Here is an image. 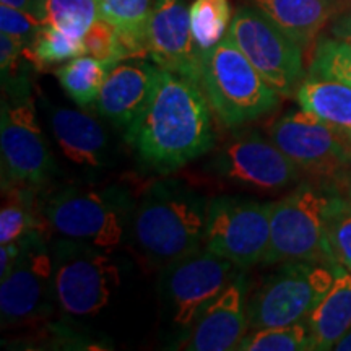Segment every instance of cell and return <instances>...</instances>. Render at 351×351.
Here are the masks:
<instances>
[{
  "instance_id": "cell-35",
  "label": "cell",
  "mask_w": 351,
  "mask_h": 351,
  "mask_svg": "<svg viewBox=\"0 0 351 351\" xmlns=\"http://www.w3.org/2000/svg\"><path fill=\"white\" fill-rule=\"evenodd\" d=\"M0 3L33 13L44 21V0H0Z\"/></svg>"
},
{
  "instance_id": "cell-37",
  "label": "cell",
  "mask_w": 351,
  "mask_h": 351,
  "mask_svg": "<svg viewBox=\"0 0 351 351\" xmlns=\"http://www.w3.org/2000/svg\"><path fill=\"white\" fill-rule=\"evenodd\" d=\"M345 179H350V181H351V158H350V171H348V176H346ZM345 179H343V181H345Z\"/></svg>"
},
{
  "instance_id": "cell-14",
  "label": "cell",
  "mask_w": 351,
  "mask_h": 351,
  "mask_svg": "<svg viewBox=\"0 0 351 351\" xmlns=\"http://www.w3.org/2000/svg\"><path fill=\"white\" fill-rule=\"evenodd\" d=\"M215 174L228 182L262 192H278L300 181L302 171L271 138L256 130L232 135L210 161Z\"/></svg>"
},
{
  "instance_id": "cell-32",
  "label": "cell",
  "mask_w": 351,
  "mask_h": 351,
  "mask_svg": "<svg viewBox=\"0 0 351 351\" xmlns=\"http://www.w3.org/2000/svg\"><path fill=\"white\" fill-rule=\"evenodd\" d=\"M25 57V44L10 34H0V70L2 80L15 75L20 60Z\"/></svg>"
},
{
  "instance_id": "cell-9",
  "label": "cell",
  "mask_w": 351,
  "mask_h": 351,
  "mask_svg": "<svg viewBox=\"0 0 351 351\" xmlns=\"http://www.w3.org/2000/svg\"><path fill=\"white\" fill-rule=\"evenodd\" d=\"M241 271L244 270L207 247L166 263L160 276V295L171 324L178 328L191 327Z\"/></svg>"
},
{
  "instance_id": "cell-31",
  "label": "cell",
  "mask_w": 351,
  "mask_h": 351,
  "mask_svg": "<svg viewBox=\"0 0 351 351\" xmlns=\"http://www.w3.org/2000/svg\"><path fill=\"white\" fill-rule=\"evenodd\" d=\"M44 25L46 23L33 13L0 3V29H2V33L20 39L25 44V47H28L34 41V38Z\"/></svg>"
},
{
  "instance_id": "cell-8",
  "label": "cell",
  "mask_w": 351,
  "mask_h": 351,
  "mask_svg": "<svg viewBox=\"0 0 351 351\" xmlns=\"http://www.w3.org/2000/svg\"><path fill=\"white\" fill-rule=\"evenodd\" d=\"M335 269L326 262H283L247 295L249 330L304 322L332 287Z\"/></svg>"
},
{
  "instance_id": "cell-19",
  "label": "cell",
  "mask_w": 351,
  "mask_h": 351,
  "mask_svg": "<svg viewBox=\"0 0 351 351\" xmlns=\"http://www.w3.org/2000/svg\"><path fill=\"white\" fill-rule=\"evenodd\" d=\"M302 49L309 47L341 10L339 0H249Z\"/></svg>"
},
{
  "instance_id": "cell-5",
  "label": "cell",
  "mask_w": 351,
  "mask_h": 351,
  "mask_svg": "<svg viewBox=\"0 0 351 351\" xmlns=\"http://www.w3.org/2000/svg\"><path fill=\"white\" fill-rule=\"evenodd\" d=\"M41 207L49 230L60 238L82 241L104 251L124 241L134 213L125 191L117 187L64 186L47 194Z\"/></svg>"
},
{
  "instance_id": "cell-18",
  "label": "cell",
  "mask_w": 351,
  "mask_h": 351,
  "mask_svg": "<svg viewBox=\"0 0 351 351\" xmlns=\"http://www.w3.org/2000/svg\"><path fill=\"white\" fill-rule=\"evenodd\" d=\"M49 125L60 152L70 163L93 169L114 165L111 140L93 114L49 106Z\"/></svg>"
},
{
  "instance_id": "cell-11",
  "label": "cell",
  "mask_w": 351,
  "mask_h": 351,
  "mask_svg": "<svg viewBox=\"0 0 351 351\" xmlns=\"http://www.w3.org/2000/svg\"><path fill=\"white\" fill-rule=\"evenodd\" d=\"M271 204L238 195L208 202L204 247L247 270L262 263L270 245Z\"/></svg>"
},
{
  "instance_id": "cell-7",
  "label": "cell",
  "mask_w": 351,
  "mask_h": 351,
  "mask_svg": "<svg viewBox=\"0 0 351 351\" xmlns=\"http://www.w3.org/2000/svg\"><path fill=\"white\" fill-rule=\"evenodd\" d=\"M56 304L69 317H95L121 285V270L104 249L69 238L51 247Z\"/></svg>"
},
{
  "instance_id": "cell-13",
  "label": "cell",
  "mask_w": 351,
  "mask_h": 351,
  "mask_svg": "<svg viewBox=\"0 0 351 351\" xmlns=\"http://www.w3.org/2000/svg\"><path fill=\"white\" fill-rule=\"evenodd\" d=\"M270 138L302 173L315 181L340 184L348 176L350 140L304 109L276 119L270 129Z\"/></svg>"
},
{
  "instance_id": "cell-33",
  "label": "cell",
  "mask_w": 351,
  "mask_h": 351,
  "mask_svg": "<svg viewBox=\"0 0 351 351\" xmlns=\"http://www.w3.org/2000/svg\"><path fill=\"white\" fill-rule=\"evenodd\" d=\"M332 38L340 39L351 46V10L341 13V15L335 16L332 23Z\"/></svg>"
},
{
  "instance_id": "cell-24",
  "label": "cell",
  "mask_w": 351,
  "mask_h": 351,
  "mask_svg": "<svg viewBox=\"0 0 351 351\" xmlns=\"http://www.w3.org/2000/svg\"><path fill=\"white\" fill-rule=\"evenodd\" d=\"M85 54L83 38L72 36L47 23L39 29L34 41L25 47V59H28L38 70H44L54 64L69 62Z\"/></svg>"
},
{
  "instance_id": "cell-2",
  "label": "cell",
  "mask_w": 351,
  "mask_h": 351,
  "mask_svg": "<svg viewBox=\"0 0 351 351\" xmlns=\"http://www.w3.org/2000/svg\"><path fill=\"white\" fill-rule=\"evenodd\" d=\"M208 202L181 181H158L132 213V238L140 251L169 263L204 247Z\"/></svg>"
},
{
  "instance_id": "cell-23",
  "label": "cell",
  "mask_w": 351,
  "mask_h": 351,
  "mask_svg": "<svg viewBox=\"0 0 351 351\" xmlns=\"http://www.w3.org/2000/svg\"><path fill=\"white\" fill-rule=\"evenodd\" d=\"M114 67L91 56H80L56 70L62 90L80 108H88L98 98L101 86Z\"/></svg>"
},
{
  "instance_id": "cell-12",
  "label": "cell",
  "mask_w": 351,
  "mask_h": 351,
  "mask_svg": "<svg viewBox=\"0 0 351 351\" xmlns=\"http://www.w3.org/2000/svg\"><path fill=\"white\" fill-rule=\"evenodd\" d=\"M228 36L280 96L296 95L304 78L302 47L252 5L232 16Z\"/></svg>"
},
{
  "instance_id": "cell-6",
  "label": "cell",
  "mask_w": 351,
  "mask_h": 351,
  "mask_svg": "<svg viewBox=\"0 0 351 351\" xmlns=\"http://www.w3.org/2000/svg\"><path fill=\"white\" fill-rule=\"evenodd\" d=\"M2 83L7 91L0 112L2 189L47 186L59 168L39 127L28 82L15 75Z\"/></svg>"
},
{
  "instance_id": "cell-25",
  "label": "cell",
  "mask_w": 351,
  "mask_h": 351,
  "mask_svg": "<svg viewBox=\"0 0 351 351\" xmlns=\"http://www.w3.org/2000/svg\"><path fill=\"white\" fill-rule=\"evenodd\" d=\"M189 13L192 36L202 52L217 46L232 21L230 0H194Z\"/></svg>"
},
{
  "instance_id": "cell-20",
  "label": "cell",
  "mask_w": 351,
  "mask_h": 351,
  "mask_svg": "<svg viewBox=\"0 0 351 351\" xmlns=\"http://www.w3.org/2000/svg\"><path fill=\"white\" fill-rule=\"evenodd\" d=\"M315 350H333L351 328V271L337 265L335 278L307 317Z\"/></svg>"
},
{
  "instance_id": "cell-21",
  "label": "cell",
  "mask_w": 351,
  "mask_h": 351,
  "mask_svg": "<svg viewBox=\"0 0 351 351\" xmlns=\"http://www.w3.org/2000/svg\"><path fill=\"white\" fill-rule=\"evenodd\" d=\"M296 99L301 109L314 114L346 138L351 137V86L309 73L298 86Z\"/></svg>"
},
{
  "instance_id": "cell-28",
  "label": "cell",
  "mask_w": 351,
  "mask_h": 351,
  "mask_svg": "<svg viewBox=\"0 0 351 351\" xmlns=\"http://www.w3.org/2000/svg\"><path fill=\"white\" fill-rule=\"evenodd\" d=\"M311 75L333 78L351 86V46L335 38H322L315 44Z\"/></svg>"
},
{
  "instance_id": "cell-29",
  "label": "cell",
  "mask_w": 351,
  "mask_h": 351,
  "mask_svg": "<svg viewBox=\"0 0 351 351\" xmlns=\"http://www.w3.org/2000/svg\"><path fill=\"white\" fill-rule=\"evenodd\" d=\"M339 186L343 197L328 223L327 241L333 262L351 271V181L345 179Z\"/></svg>"
},
{
  "instance_id": "cell-1",
  "label": "cell",
  "mask_w": 351,
  "mask_h": 351,
  "mask_svg": "<svg viewBox=\"0 0 351 351\" xmlns=\"http://www.w3.org/2000/svg\"><path fill=\"white\" fill-rule=\"evenodd\" d=\"M124 137L156 173H173L212 150V109L200 85L156 69L147 106Z\"/></svg>"
},
{
  "instance_id": "cell-26",
  "label": "cell",
  "mask_w": 351,
  "mask_h": 351,
  "mask_svg": "<svg viewBox=\"0 0 351 351\" xmlns=\"http://www.w3.org/2000/svg\"><path fill=\"white\" fill-rule=\"evenodd\" d=\"M239 341L243 351H311L315 350V341L307 320L285 327H270L251 330Z\"/></svg>"
},
{
  "instance_id": "cell-38",
  "label": "cell",
  "mask_w": 351,
  "mask_h": 351,
  "mask_svg": "<svg viewBox=\"0 0 351 351\" xmlns=\"http://www.w3.org/2000/svg\"><path fill=\"white\" fill-rule=\"evenodd\" d=\"M339 2L341 3V5H346V3L351 2V0H339Z\"/></svg>"
},
{
  "instance_id": "cell-15",
  "label": "cell",
  "mask_w": 351,
  "mask_h": 351,
  "mask_svg": "<svg viewBox=\"0 0 351 351\" xmlns=\"http://www.w3.org/2000/svg\"><path fill=\"white\" fill-rule=\"evenodd\" d=\"M148 56L160 69L200 85L202 52L191 29L186 0H155L147 29Z\"/></svg>"
},
{
  "instance_id": "cell-27",
  "label": "cell",
  "mask_w": 351,
  "mask_h": 351,
  "mask_svg": "<svg viewBox=\"0 0 351 351\" xmlns=\"http://www.w3.org/2000/svg\"><path fill=\"white\" fill-rule=\"evenodd\" d=\"M99 19V0H44V23L83 38Z\"/></svg>"
},
{
  "instance_id": "cell-10",
  "label": "cell",
  "mask_w": 351,
  "mask_h": 351,
  "mask_svg": "<svg viewBox=\"0 0 351 351\" xmlns=\"http://www.w3.org/2000/svg\"><path fill=\"white\" fill-rule=\"evenodd\" d=\"M20 243L12 270L0 282L2 328L47 319L54 311V267L47 234L32 231Z\"/></svg>"
},
{
  "instance_id": "cell-3",
  "label": "cell",
  "mask_w": 351,
  "mask_h": 351,
  "mask_svg": "<svg viewBox=\"0 0 351 351\" xmlns=\"http://www.w3.org/2000/svg\"><path fill=\"white\" fill-rule=\"evenodd\" d=\"M341 187L337 182L306 181L271 204L270 245L263 265L283 262H333L327 231L340 205Z\"/></svg>"
},
{
  "instance_id": "cell-22",
  "label": "cell",
  "mask_w": 351,
  "mask_h": 351,
  "mask_svg": "<svg viewBox=\"0 0 351 351\" xmlns=\"http://www.w3.org/2000/svg\"><path fill=\"white\" fill-rule=\"evenodd\" d=\"M152 0H99V16L117 29L130 59L148 56L147 29Z\"/></svg>"
},
{
  "instance_id": "cell-39",
  "label": "cell",
  "mask_w": 351,
  "mask_h": 351,
  "mask_svg": "<svg viewBox=\"0 0 351 351\" xmlns=\"http://www.w3.org/2000/svg\"><path fill=\"white\" fill-rule=\"evenodd\" d=\"M348 140H350V143H351V137H348Z\"/></svg>"
},
{
  "instance_id": "cell-16",
  "label": "cell",
  "mask_w": 351,
  "mask_h": 351,
  "mask_svg": "<svg viewBox=\"0 0 351 351\" xmlns=\"http://www.w3.org/2000/svg\"><path fill=\"white\" fill-rule=\"evenodd\" d=\"M249 283L244 271L223 289L199 317L187 328L181 340V350L228 351L238 348L249 330L247 324Z\"/></svg>"
},
{
  "instance_id": "cell-30",
  "label": "cell",
  "mask_w": 351,
  "mask_h": 351,
  "mask_svg": "<svg viewBox=\"0 0 351 351\" xmlns=\"http://www.w3.org/2000/svg\"><path fill=\"white\" fill-rule=\"evenodd\" d=\"M83 46H85L86 56L95 57L112 67H116L122 60L130 59L117 29L101 16L88 28L83 36Z\"/></svg>"
},
{
  "instance_id": "cell-4",
  "label": "cell",
  "mask_w": 351,
  "mask_h": 351,
  "mask_svg": "<svg viewBox=\"0 0 351 351\" xmlns=\"http://www.w3.org/2000/svg\"><path fill=\"white\" fill-rule=\"evenodd\" d=\"M200 88L212 112L228 129L261 119L280 103V95L228 34L202 56Z\"/></svg>"
},
{
  "instance_id": "cell-34",
  "label": "cell",
  "mask_w": 351,
  "mask_h": 351,
  "mask_svg": "<svg viewBox=\"0 0 351 351\" xmlns=\"http://www.w3.org/2000/svg\"><path fill=\"white\" fill-rule=\"evenodd\" d=\"M20 252V243L2 244L0 247V280L8 275Z\"/></svg>"
},
{
  "instance_id": "cell-17",
  "label": "cell",
  "mask_w": 351,
  "mask_h": 351,
  "mask_svg": "<svg viewBox=\"0 0 351 351\" xmlns=\"http://www.w3.org/2000/svg\"><path fill=\"white\" fill-rule=\"evenodd\" d=\"M156 69V64L142 59L117 64L108 73L95 101L99 116L125 134L147 106Z\"/></svg>"
},
{
  "instance_id": "cell-36",
  "label": "cell",
  "mask_w": 351,
  "mask_h": 351,
  "mask_svg": "<svg viewBox=\"0 0 351 351\" xmlns=\"http://www.w3.org/2000/svg\"><path fill=\"white\" fill-rule=\"evenodd\" d=\"M333 350H337V351H351V328L348 332H346V335L343 337V339H341L339 343L335 345V348Z\"/></svg>"
}]
</instances>
